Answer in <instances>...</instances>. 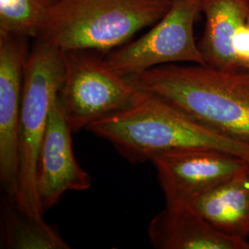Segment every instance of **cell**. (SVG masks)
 Returning a JSON list of instances; mask_svg holds the SVG:
<instances>
[{
	"label": "cell",
	"instance_id": "8992f818",
	"mask_svg": "<svg viewBox=\"0 0 249 249\" xmlns=\"http://www.w3.org/2000/svg\"><path fill=\"white\" fill-rule=\"evenodd\" d=\"M203 0H174L168 11L144 36L116 48L106 57L123 76H135L176 63L206 65L194 36Z\"/></svg>",
	"mask_w": 249,
	"mask_h": 249
},
{
	"label": "cell",
	"instance_id": "6da1fadb",
	"mask_svg": "<svg viewBox=\"0 0 249 249\" xmlns=\"http://www.w3.org/2000/svg\"><path fill=\"white\" fill-rule=\"evenodd\" d=\"M87 129L108 141L134 164L162 152L198 148L229 152L249 163V144L215 131L143 89L129 107L89 124Z\"/></svg>",
	"mask_w": 249,
	"mask_h": 249
},
{
	"label": "cell",
	"instance_id": "9a60e30c",
	"mask_svg": "<svg viewBox=\"0 0 249 249\" xmlns=\"http://www.w3.org/2000/svg\"><path fill=\"white\" fill-rule=\"evenodd\" d=\"M45 1H46L49 5H51V4H53V2H54L55 0H45Z\"/></svg>",
	"mask_w": 249,
	"mask_h": 249
},
{
	"label": "cell",
	"instance_id": "5bb4252c",
	"mask_svg": "<svg viewBox=\"0 0 249 249\" xmlns=\"http://www.w3.org/2000/svg\"><path fill=\"white\" fill-rule=\"evenodd\" d=\"M49 6L45 0H0V36L38 39Z\"/></svg>",
	"mask_w": 249,
	"mask_h": 249
},
{
	"label": "cell",
	"instance_id": "277c9868",
	"mask_svg": "<svg viewBox=\"0 0 249 249\" xmlns=\"http://www.w3.org/2000/svg\"><path fill=\"white\" fill-rule=\"evenodd\" d=\"M64 78V52L37 39L24 70L18 132V195L14 202L22 212L38 219L44 214L37 194L38 156L51 107Z\"/></svg>",
	"mask_w": 249,
	"mask_h": 249
},
{
	"label": "cell",
	"instance_id": "52a82bcc",
	"mask_svg": "<svg viewBox=\"0 0 249 249\" xmlns=\"http://www.w3.org/2000/svg\"><path fill=\"white\" fill-rule=\"evenodd\" d=\"M157 171L166 202L190 201L195 196L249 172V163L229 152L187 149L156 154Z\"/></svg>",
	"mask_w": 249,
	"mask_h": 249
},
{
	"label": "cell",
	"instance_id": "30bf717a",
	"mask_svg": "<svg viewBox=\"0 0 249 249\" xmlns=\"http://www.w3.org/2000/svg\"><path fill=\"white\" fill-rule=\"evenodd\" d=\"M148 234L157 249H249V242L216 230L188 201L166 202L149 224Z\"/></svg>",
	"mask_w": 249,
	"mask_h": 249
},
{
	"label": "cell",
	"instance_id": "7a4b0ae2",
	"mask_svg": "<svg viewBox=\"0 0 249 249\" xmlns=\"http://www.w3.org/2000/svg\"><path fill=\"white\" fill-rule=\"evenodd\" d=\"M197 122L249 144V71L207 65H164L129 76Z\"/></svg>",
	"mask_w": 249,
	"mask_h": 249
},
{
	"label": "cell",
	"instance_id": "ba28073f",
	"mask_svg": "<svg viewBox=\"0 0 249 249\" xmlns=\"http://www.w3.org/2000/svg\"><path fill=\"white\" fill-rule=\"evenodd\" d=\"M28 39L0 36V181L9 199L18 195V132Z\"/></svg>",
	"mask_w": 249,
	"mask_h": 249
},
{
	"label": "cell",
	"instance_id": "3957f363",
	"mask_svg": "<svg viewBox=\"0 0 249 249\" xmlns=\"http://www.w3.org/2000/svg\"><path fill=\"white\" fill-rule=\"evenodd\" d=\"M174 0H55L38 39L62 52L107 53L156 23Z\"/></svg>",
	"mask_w": 249,
	"mask_h": 249
},
{
	"label": "cell",
	"instance_id": "9c48e42d",
	"mask_svg": "<svg viewBox=\"0 0 249 249\" xmlns=\"http://www.w3.org/2000/svg\"><path fill=\"white\" fill-rule=\"evenodd\" d=\"M71 132L57 95L51 107L38 156L37 194L43 213L56 204L66 192L84 191L91 186V178L75 158Z\"/></svg>",
	"mask_w": 249,
	"mask_h": 249
},
{
	"label": "cell",
	"instance_id": "8fae6325",
	"mask_svg": "<svg viewBox=\"0 0 249 249\" xmlns=\"http://www.w3.org/2000/svg\"><path fill=\"white\" fill-rule=\"evenodd\" d=\"M201 13L205 26L197 44L205 64L223 71H240L233 39L248 19L249 0H203Z\"/></svg>",
	"mask_w": 249,
	"mask_h": 249
},
{
	"label": "cell",
	"instance_id": "4fadbf2b",
	"mask_svg": "<svg viewBox=\"0 0 249 249\" xmlns=\"http://www.w3.org/2000/svg\"><path fill=\"white\" fill-rule=\"evenodd\" d=\"M1 241L2 249H71L43 218L38 219L25 213L11 199L3 209Z\"/></svg>",
	"mask_w": 249,
	"mask_h": 249
},
{
	"label": "cell",
	"instance_id": "7c38bea8",
	"mask_svg": "<svg viewBox=\"0 0 249 249\" xmlns=\"http://www.w3.org/2000/svg\"><path fill=\"white\" fill-rule=\"evenodd\" d=\"M216 230L232 238L249 237V172L190 201Z\"/></svg>",
	"mask_w": 249,
	"mask_h": 249
},
{
	"label": "cell",
	"instance_id": "5b68a950",
	"mask_svg": "<svg viewBox=\"0 0 249 249\" xmlns=\"http://www.w3.org/2000/svg\"><path fill=\"white\" fill-rule=\"evenodd\" d=\"M65 78L58 93L64 115L77 132L129 107L140 89L94 51L64 52Z\"/></svg>",
	"mask_w": 249,
	"mask_h": 249
},
{
	"label": "cell",
	"instance_id": "2e32d148",
	"mask_svg": "<svg viewBox=\"0 0 249 249\" xmlns=\"http://www.w3.org/2000/svg\"><path fill=\"white\" fill-rule=\"evenodd\" d=\"M248 20L249 21V17H248Z\"/></svg>",
	"mask_w": 249,
	"mask_h": 249
}]
</instances>
